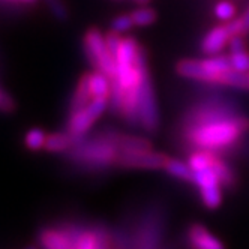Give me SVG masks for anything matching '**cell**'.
Here are the masks:
<instances>
[{"mask_svg": "<svg viewBox=\"0 0 249 249\" xmlns=\"http://www.w3.org/2000/svg\"><path fill=\"white\" fill-rule=\"evenodd\" d=\"M75 143H77V140L68 131L63 129V131L53 132V134L47 135L44 150H47L50 153H66Z\"/></svg>", "mask_w": 249, "mask_h": 249, "instance_id": "5bb4252c", "label": "cell"}, {"mask_svg": "<svg viewBox=\"0 0 249 249\" xmlns=\"http://www.w3.org/2000/svg\"><path fill=\"white\" fill-rule=\"evenodd\" d=\"M92 99H93V96L90 92V83H89V72H87V74H83L77 83V87H75L72 96H71V101L68 105V114L83 110L84 107H87L92 102Z\"/></svg>", "mask_w": 249, "mask_h": 249, "instance_id": "4fadbf2b", "label": "cell"}, {"mask_svg": "<svg viewBox=\"0 0 249 249\" xmlns=\"http://www.w3.org/2000/svg\"><path fill=\"white\" fill-rule=\"evenodd\" d=\"M131 17H132V21H134L135 27H146V26L153 24L158 20V12L149 6L143 5V6L137 8L135 11H132Z\"/></svg>", "mask_w": 249, "mask_h": 249, "instance_id": "e0dca14e", "label": "cell"}, {"mask_svg": "<svg viewBox=\"0 0 249 249\" xmlns=\"http://www.w3.org/2000/svg\"><path fill=\"white\" fill-rule=\"evenodd\" d=\"M249 134V117L231 98L209 96L192 102L177 120L176 143L186 153L212 152L225 158L240 153Z\"/></svg>", "mask_w": 249, "mask_h": 249, "instance_id": "6da1fadb", "label": "cell"}, {"mask_svg": "<svg viewBox=\"0 0 249 249\" xmlns=\"http://www.w3.org/2000/svg\"><path fill=\"white\" fill-rule=\"evenodd\" d=\"M132 27H135L131 14H122L111 21V30L117 32V33H124L131 30Z\"/></svg>", "mask_w": 249, "mask_h": 249, "instance_id": "7402d4cb", "label": "cell"}, {"mask_svg": "<svg viewBox=\"0 0 249 249\" xmlns=\"http://www.w3.org/2000/svg\"><path fill=\"white\" fill-rule=\"evenodd\" d=\"M108 102L110 99L95 98L87 107H84L83 110L69 113L65 131H68L77 141L86 137L89 131H90V128L93 126V123L105 113L107 108H108Z\"/></svg>", "mask_w": 249, "mask_h": 249, "instance_id": "52a82bcc", "label": "cell"}, {"mask_svg": "<svg viewBox=\"0 0 249 249\" xmlns=\"http://www.w3.org/2000/svg\"><path fill=\"white\" fill-rule=\"evenodd\" d=\"M134 2L138 3L140 6H143V5H147V3L150 2V0H134Z\"/></svg>", "mask_w": 249, "mask_h": 249, "instance_id": "4316f807", "label": "cell"}, {"mask_svg": "<svg viewBox=\"0 0 249 249\" xmlns=\"http://www.w3.org/2000/svg\"><path fill=\"white\" fill-rule=\"evenodd\" d=\"M231 36H233V32H231L228 23L215 26L203 36V39L200 42V50L206 56L221 54V51L225 47H228Z\"/></svg>", "mask_w": 249, "mask_h": 249, "instance_id": "8fae6325", "label": "cell"}, {"mask_svg": "<svg viewBox=\"0 0 249 249\" xmlns=\"http://www.w3.org/2000/svg\"><path fill=\"white\" fill-rule=\"evenodd\" d=\"M165 218L161 207H149L140 215L131 233L113 231L117 249H161L165 231Z\"/></svg>", "mask_w": 249, "mask_h": 249, "instance_id": "3957f363", "label": "cell"}, {"mask_svg": "<svg viewBox=\"0 0 249 249\" xmlns=\"http://www.w3.org/2000/svg\"><path fill=\"white\" fill-rule=\"evenodd\" d=\"M230 62L231 66L236 71H242V72H249V53H230Z\"/></svg>", "mask_w": 249, "mask_h": 249, "instance_id": "44dd1931", "label": "cell"}, {"mask_svg": "<svg viewBox=\"0 0 249 249\" xmlns=\"http://www.w3.org/2000/svg\"><path fill=\"white\" fill-rule=\"evenodd\" d=\"M176 72L186 80L212 86V74L203 63V59H182L176 63Z\"/></svg>", "mask_w": 249, "mask_h": 249, "instance_id": "7c38bea8", "label": "cell"}, {"mask_svg": "<svg viewBox=\"0 0 249 249\" xmlns=\"http://www.w3.org/2000/svg\"><path fill=\"white\" fill-rule=\"evenodd\" d=\"M14 110H15V102L12 96H9L6 92H3L2 89H0V111L12 113Z\"/></svg>", "mask_w": 249, "mask_h": 249, "instance_id": "cb8c5ba5", "label": "cell"}, {"mask_svg": "<svg viewBox=\"0 0 249 249\" xmlns=\"http://www.w3.org/2000/svg\"><path fill=\"white\" fill-rule=\"evenodd\" d=\"M89 83H90V92L95 98L110 99L111 93V80L101 71L93 69V72H89Z\"/></svg>", "mask_w": 249, "mask_h": 249, "instance_id": "9a60e30c", "label": "cell"}, {"mask_svg": "<svg viewBox=\"0 0 249 249\" xmlns=\"http://www.w3.org/2000/svg\"><path fill=\"white\" fill-rule=\"evenodd\" d=\"M120 152L122 150L107 132V128H104L95 134H87L86 137L80 138L65 153V158L77 170L99 173L117 167Z\"/></svg>", "mask_w": 249, "mask_h": 249, "instance_id": "7a4b0ae2", "label": "cell"}, {"mask_svg": "<svg viewBox=\"0 0 249 249\" xmlns=\"http://www.w3.org/2000/svg\"><path fill=\"white\" fill-rule=\"evenodd\" d=\"M6 2H17V0H6Z\"/></svg>", "mask_w": 249, "mask_h": 249, "instance_id": "83f0119b", "label": "cell"}, {"mask_svg": "<svg viewBox=\"0 0 249 249\" xmlns=\"http://www.w3.org/2000/svg\"><path fill=\"white\" fill-rule=\"evenodd\" d=\"M47 3L48 9L51 14L54 15V18L59 21H66L68 20V9L63 3V0H44Z\"/></svg>", "mask_w": 249, "mask_h": 249, "instance_id": "603a6c76", "label": "cell"}, {"mask_svg": "<svg viewBox=\"0 0 249 249\" xmlns=\"http://www.w3.org/2000/svg\"><path fill=\"white\" fill-rule=\"evenodd\" d=\"M212 152L195 150L188 153V164L192 170V185L197 188L201 204L209 210H216L224 200V188L212 168Z\"/></svg>", "mask_w": 249, "mask_h": 249, "instance_id": "277c9868", "label": "cell"}, {"mask_svg": "<svg viewBox=\"0 0 249 249\" xmlns=\"http://www.w3.org/2000/svg\"><path fill=\"white\" fill-rule=\"evenodd\" d=\"M140 126L147 134H156L161 126V116H159V107L156 101V93L153 81L150 77V71L146 69L140 84Z\"/></svg>", "mask_w": 249, "mask_h": 249, "instance_id": "8992f818", "label": "cell"}, {"mask_svg": "<svg viewBox=\"0 0 249 249\" xmlns=\"http://www.w3.org/2000/svg\"><path fill=\"white\" fill-rule=\"evenodd\" d=\"M164 170L170 177H173V179L188 182V183H192V180H194V174H192L189 164L179 161V159L170 158L165 164V167H164Z\"/></svg>", "mask_w": 249, "mask_h": 249, "instance_id": "2e32d148", "label": "cell"}, {"mask_svg": "<svg viewBox=\"0 0 249 249\" xmlns=\"http://www.w3.org/2000/svg\"><path fill=\"white\" fill-rule=\"evenodd\" d=\"M215 15L222 23H228L236 18V6L230 0H221L215 6Z\"/></svg>", "mask_w": 249, "mask_h": 249, "instance_id": "d6986e66", "label": "cell"}, {"mask_svg": "<svg viewBox=\"0 0 249 249\" xmlns=\"http://www.w3.org/2000/svg\"><path fill=\"white\" fill-rule=\"evenodd\" d=\"M245 36L242 35H234V36H231L230 42H228V48L231 53H243L246 51V42L243 39Z\"/></svg>", "mask_w": 249, "mask_h": 249, "instance_id": "d4e9b609", "label": "cell"}, {"mask_svg": "<svg viewBox=\"0 0 249 249\" xmlns=\"http://www.w3.org/2000/svg\"><path fill=\"white\" fill-rule=\"evenodd\" d=\"M27 249H35V248H27Z\"/></svg>", "mask_w": 249, "mask_h": 249, "instance_id": "f1b7e54d", "label": "cell"}, {"mask_svg": "<svg viewBox=\"0 0 249 249\" xmlns=\"http://www.w3.org/2000/svg\"><path fill=\"white\" fill-rule=\"evenodd\" d=\"M228 26H230L231 32H233V36H234V35H242V36H246V35L249 33V6L240 17L228 21Z\"/></svg>", "mask_w": 249, "mask_h": 249, "instance_id": "ffe728a7", "label": "cell"}, {"mask_svg": "<svg viewBox=\"0 0 249 249\" xmlns=\"http://www.w3.org/2000/svg\"><path fill=\"white\" fill-rule=\"evenodd\" d=\"M47 135L48 134H45V131H42L39 128H32L24 135V146L32 152L42 150L45 147Z\"/></svg>", "mask_w": 249, "mask_h": 249, "instance_id": "ac0fdd59", "label": "cell"}, {"mask_svg": "<svg viewBox=\"0 0 249 249\" xmlns=\"http://www.w3.org/2000/svg\"><path fill=\"white\" fill-rule=\"evenodd\" d=\"M18 3H24V5H33V3H36L38 0H17Z\"/></svg>", "mask_w": 249, "mask_h": 249, "instance_id": "484cf974", "label": "cell"}, {"mask_svg": "<svg viewBox=\"0 0 249 249\" xmlns=\"http://www.w3.org/2000/svg\"><path fill=\"white\" fill-rule=\"evenodd\" d=\"M170 156L150 150H122L117 159V168L126 170H162Z\"/></svg>", "mask_w": 249, "mask_h": 249, "instance_id": "9c48e42d", "label": "cell"}, {"mask_svg": "<svg viewBox=\"0 0 249 249\" xmlns=\"http://www.w3.org/2000/svg\"><path fill=\"white\" fill-rule=\"evenodd\" d=\"M185 245L188 249H225L224 242L200 222H192L186 227Z\"/></svg>", "mask_w": 249, "mask_h": 249, "instance_id": "30bf717a", "label": "cell"}, {"mask_svg": "<svg viewBox=\"0 0 249 249\" xmlns=\"http://www.w3.org/2000/svg\"><path fill=\"white\" fill-rule=\"evenodd\" d=\"M83 50L87 62L96 71L104 72L110 80L116 77V59L110 53L105 36L96 27H90L83 38Z\"/></svg>", "mask_w": 249, "mask_h": 249, "instance_id": "5b68a950", "label": "cell"}, {"mask_svg": "<svg viewBox=\"0 0 249 249\" xmlns=\"http://www.w3.org/2000/svg\"><path fill=\"white\" fill-rule=\"evenodd\" d=\"M83 227L74 222L44 227L38 234V242L42 249H74L75 239Z\"/></svg>", "mask_w": 249, "mask_h": 249, "instance_id": "ba28073f", "label": "cell"}]
</instances>
